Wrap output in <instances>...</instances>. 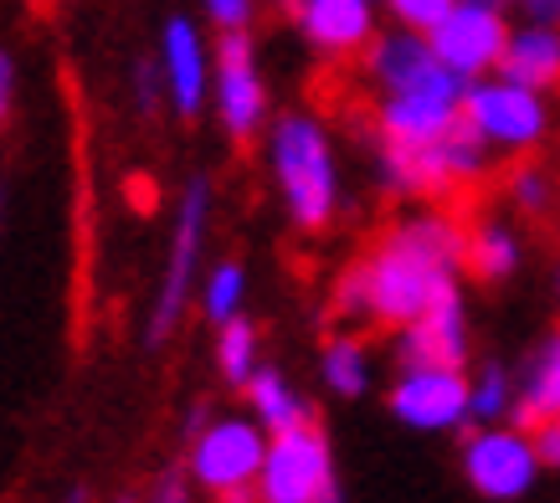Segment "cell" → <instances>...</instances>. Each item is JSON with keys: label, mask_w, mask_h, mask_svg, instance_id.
Returning a JSON list of instances; mask_svg holds the SVG:
<instances>
[{"label": "cell", "mask_w": 560, "mask_h": 503, "mask_svg": "<svg viewBox=\"0 0 560 503\" xmlns=\"http://www.w3.org/2000/svg\"><path fill=\"white\" fill-rule=\"evenodd\" d=\"M463 236L468 221H458L447 206L417 211V217L390 221L375 236V247L335 288V308L345 319L375 324V329H401L422 308L453 293L463 272Z\"/></svg>", "instance_id": "6da1fadb"}, {"label": "cell", "mask_w": 560, "mask_h": 503, "mask_svg": "<svg viewBox=\"0 0 560 503\" xmlns=\"http://www.w3.org/2000/svg\"><path fill=\"white\" fill-rule=\"evenodd\" d=\"M268 165L283 196V211L299 232H324L340 217V165L319 118L283 114L268 129Z\"/></svg>", "instance_id": "7a4b0ae2"}, {"label": "cell", "mask_w": 560, "mask_h": 503, "mask_svg": "<svg viewBox=\"0 0 560 503\" xmlns=\"http://www.w3.org/2000/svg\"><path fill=\"white\" fill-rule=\"evenodd\" d=\"M489 169L493 150L463 118L432 144H381V185L390 196H422V201L447 206L458 190L483 180Z\"/></svg>", "instance_id": "3957f363"}, {"label": "cell", "mask_w": 560, "mask_h": 503, "mask_svg": "<svg viewBox=\"0 0 560 503\" xmlns=\"http://www.w3.org/2000/svg\"><path fill=\"white\" fill-rule=\"evenodd\" d=\"M268 453V432L253 417H206L190 432L186 478L217 503H257L253 483Z\"/></svg>", "instance_id": "277c9868"}, {"label": "cell", "mask_w": 560, "mask_h": 503, "mask_svg": "<svg viewBox=\"0 0 560 503\" xmlns=\"http://www.w3.org/2000/svg\"><path fill=\"white\" fill-rule=\"evenodd\" d=\"M253 499L257 503H340L335 453H329V436L314 421H299L289 432L268 436Z\"/></svg>", "instance_id": "5b68a950"}, {"label": "cell", "mask_w": 560, "mask_h": 503, "mask_svg": "<svg viewBox=\"0 0 560 503\" xmlns=\"http://www.w3.org/2000/svg\"><path fill=\"white\" fill-rule=\"evenodd\" d=\"M206 217H211V180L190 175L186 190H180V206H175L171 257H165V278H160V293H154L150 329H144L154 350L186 319V303H190V288H196V268H201V247H206Z\"/></svg>", "instance_id": "8992f818"}, {"label": "cell", "mask_w": 560, "mask_h": 503, "mask_svg": "<svg viewBox=\"0 0 560 503\" xmlns=\"http://www.w3.org/2000/svg\"><path fill=\"white\" fill-rule=\"evenodd\" d=\"M463 124H468L489 150L525 154L550 134V103H545V93H535V87L489 72V78H474V83L463 87Z\"/></svg>", "instance_id": "52a82bcc"}, {"label": "cell", "mask_w": 560, "mask_h": 503, "mask_svg": "<svg viewBox=\"0 0 560 503\" xmlns=\"http://www.w3.org/2000/svg\"><path fill=\"white\" fill-rule=\"evenodd\" d=\"M463 78L447 72L442 62L411 78L396 93H381L375 103V139L381 144H432L463 118Z\"/></svg>", "instance_id": "ba28073f"}, {"label": "cell", "mask_w": 560, "mask_h": 503, "mask_svg": "<svg viewBox=\"0 0 560 503\" xmlns=\"http://www.w3.org/2000/svg\"><path fill=\"white\" fill-rule=\"evenodd\" d=\"M427 47L447 72L474 83V78L499 72V57L510 47V21L493 0H453V11L427 32Z\"/></svg>", "instance_id": "9c48e42d"}, {"label": "cell", "mask_w": 560, "mask_h": 503, "mask_svg": "<svg viewBox=\"0 0 560 503\" xmlns=\"http://www.w3.org/2000/svg\"><path fill=\"white\" fill-rule=\"evenodd\" d=\"M463 472L468 483L493 503L525 499L540 478V453L529 442L525 426H478L463 442Z\"/></svg>", "instance_id": "30bf717a"}, {"label": "cell", "mask_w": 560, "mask_h": 503, "mask_svg": "<svg viewBox=\"0 0 560 503\" xmlns=\"http://www.w3.org/2000/svg\"><path fill=\"white\" fill-rule=\"evenodd\" d=\"M474 381L458 365H401L390 386V417L411 432H458L468 421Z\"/></svg>", "instance_id": "8fae6325"}, {"label": "cell", "mask_w": 560, "mask_h": 503, "mask_svg": "<svg viewBox=\"0 0 560 503\" xmlns=\"http://www.w3.org/2000/svg\"><path fill=\"white\" fill-rule=\"evenodd\" d=\"M211 87H217L221 129L237 139V144H247L268 124V83L257 72V47L247 32H221Z\"/></svg>", "instance_id": "7c38bea8"}, {"label": "cell", "mask_w": 560, "mask_h": 503, "mask_svg": "<svg viewBox=\"0 0 560 503\" xmlns=\"http://www.w3.org/2000/svg\"><path fill=\"white\" fill-rule=\"evenodd\" d=\"M160 78H165V103H171L180 118H196L206 108V93H211V51H206V36L196 32L190 16H171L165 32H160Z\"/></svg>", "instance_id": "4fadbf2b"}, {"label": "cell", "mask_w": 560, "mask_h": 503, "mask_svg": "<svg viewBox=\"0 0 560 503\" xmlns=\"http://www.w3.org/2000/svg\"><path fill=\"white\" fill-rule=\"evenodd\" d=\"M396 365H468V314L458 288L396 329Z\"/></svg>", "instance_id": "5bb4252c"}, {"label": "cell", "mask_w": 560, "mask_h": 503, "mask_svg": "<svg viewBox=\"0 0 560 503\" xmlns=\"http://www.w3.org/2000/svg\"><path fill=\"white\" fill-rule=\"evenodd\" d=\"M293 21L314 51L355 57L375 36V0H293Z\"/></svg>", "instance_id": "9a60e30c"}, {"label": "cell", "mask_w": 560, "mask_h": 503, "mask_svg": "<svg viewBox=\"0 0 560 503\" xmlns=\"http://www.w3.org/2000/svg\"><path fill=\"white\" fill-rule=\"evenodd\" d=\"M560 411V335L540 339L529 360L520 365L514 375V411H510V426H540Z\"/></svg>", "instance_id": "2e32d148"}, {"label": "cell", "mask_w": 560, "mask_h": 503, "mask_svg": "<svg viewBox=\"0 0 560 503\" xmlns=\"http://www.w3.org/2000/svg\"><path fill=\"white\" fill-rule=\"evenodd\" d=\"M499 78L525 83L535 93H556L560 87V26L529 21V26L510 32V47L499 57Z\"/></svg>", "instance_id": "e0dca14e"}, {"label": "cell", "mask_w": 560, "mask_h": 503, "mask_svg": "<svg viewBox=\"0 0 560 503\" xmlns=\"http://www.w3.org/2000/svg\"><path fill=\"white\" fill-rule=\"evenodd\" d=\"M438 57L427 47L422 32H407V26H396L386 36H371V47H365V78H371L381 93H396V87H407L411 78H422Z\"/></svg>", "instance_id": "ac0fdd59"}, {"label": "cell", "mask_w": 560, "mask_h": 503, "mask_svg": "<svg viewBox=\"0 0 560 503\" xmlns=\"http://www.w3.org/2000/svg\"><path fill=\"white\" fill-rule=\"evenodd\" d=\"M520 268V236L504 221H474L463 236V272L478 283H504Z\"/></svg>", "instance_id": "d6986e66"}, {"label": "cell", "mask_w": 560, "mask_h": 503, "mask_svg": "<svg viewBox=\"0 0 560 503\" xmlns=\"http://www.w3.org/2000/svg\"><path fill=\"white\" fill-rule=\"evenodd\" d=\"M247 406H253V421L262 426V432H289V426H299V421H308V406L304 396L278 375L272 365H257L253 370V381H247Z\"/></svg>", "instance_id": "ffe728a7"}, {"label": "cell", "mask_w": 560, "mask_h": 503, "mask_svg": "<svg viewBox=\"0 0 560 503\" xmlns=\"http://www.w3.org/2000/svg\"><path fill=\"white\" fill-rule=\"evenodd\" d=\"M319 375L335 396H365V390H371V354H365V339L335 335L319 354Z\"/></svg>", "instance_id": "44dd1931"}, {"label": "cell", "mask_w": 560, "mask_h": 503, "mask_svg": "<svg viewBox=\"0 0 560 503\" xmlns=\"http://www.w3.org/2000/svg\"><path fill=\"white\" fill-rule=\"evenodd\" d=\"M217 370L226 386H247L257 370V324H247L237 314V319H226L217 329Z\"/></svg>", "instance_id": "7402d4cb"}, {"label": "cell", "mask_w": 560, "mask_h": 503, "mask_svg": "<svg viewBox=\"0 0 560 503\" xmlns=\"http://www.w3.org/2000/svg\"><path fill=\"white\" fill-rule=\"evenodd\" d=\"M242 299H247V272L242 262H217V268L206 272V288H201V314L206 324H226L242 314Z\"/></svg>", "instance_id": "603a6c76"}, {"label": "cell", "mask_w": 560, "mask_h": 503, "mask_svg": "<svg viewBox=\"0 0 560 503\" xmlns=\"http://www.w3.org/2000/svg\"><path fill=\"white\" fill-rule=\"evenodd\" d=\"M510 411H514V375L504 365H483V375L468 390V421L493 426V421H510Z\"/></svg>", "instance_id": "cb8c5ba5"}, {"label": "cell", "mask_w": 560, "mask_h": 503, "mask_svg": "<svg viewBox=\"0 0 560 503\" xmlns=\"http://www.w3.org/2000/svg\"><path fill=\"white\" fill-rule=\"evenodd\" d=\"M504 185H510V201L520 206L529 221L550 217V206H556V180H550V169L545 165H514Z\"/></svg>", "instance_id": "d4e9b609"}, {"label": "cell", "mask_w": 560, "mask_h": 503, "mask_svg": "<svg viewBox=\"0 0 560 503\" xmlns=\"http://www.w3.org/2000/svg\"><path fill=\"white\" fill-rule=\"evenodd\" d=\"M386 11L396 16V26H407V32H432L447 11H453V0H386Z\"/></svg>", "instance_id": "484cf974"}, {"label": "cell", "mask_w": 560, "mask_h": 503, "mask_svg": "<svg viewBox=\"0 0 560 503\" xmlns=\"http://www.w3.org/2000/svg\"><path fill=\"white\" fill-rule=\"evenodd\" d=\"M135 103H139V114H160V103H165V78H160L154 57L135 62Z\"/></svg>", "instance_id": "4316f807"}, {"label": "cell", "mask_w": 560, "mask_h": 503, "mask_svg": "<svg viewBox=\"0 0 560 503\" xmlns=\"http://www.w3.org/2000/svg\"><path fill=\"white\" fill-rule=\"evenodd\" d=\"M206 16L217 21V32H247L253 26V0H201Z\"/></svg>", "instance_id": "83f0119b"}, {"label": "cell", "mask_w": 560, "mask_h": 503, "mask_svg": "<svg viewBox=\"0 0 560 503\" xmlns=\"http://www.w3.org/2000/svg\"><path fill=\"white\" fill-rule=\"evenodd\" d=\"M144 503H190V478H186V472H175V468L160 472Z\"/></svg>", "instance_id": "f1b7e54d"}, {"label": "cell", "mask_w": 560, "mask_h": 503, "mask_svg": "<svg viewBox=\"0 0 560 503\" xmlns=\"http://www.w3.org/2000/svg\"><path fill=\"white\" fill-rule=\"evenodd\" d=\"M11 103H16V57L0 47V124L11 118Z\"/></svg>", "instance_id": "f546056e"}, {"label": "cell", "mask_w": 560, "mask_h": 503, "mask_svg": "<svg viewBox=\"0 0 560 503\" xmlns=\"http://www.w3.org/2000/svg\"><path fill=\"white\" fill-rule=\"evenodd\" d=\"M525 5L529 21H540V26H560V0H520Z\"/></svg>", "instance_id": "4dcf8cb0"}, {"label": "cell", "mask_w": 560, "mask_h": 503, "mask_svg": "<svg viewBox=\"0 0 560 503\" xmlns=\"http://www.w3.org/2000/svg\"><path fill=\"white\" fill-rule=\"evenodd\" d=\"M68 503H88V488H72V493H68Z\"/></svg>", "instance_id": "1f68e13d"}, {"label": "cell", "mask_w": 560, "mask_h": 503, "mask_svg": "<svg viewBox=\"0 0 560 503\" xmlns=\"http://www.w3.org/2000/svg\"><path fill=\"white\" fill-rule=\"evenodd\" d=\"M556 288H560V272H556Z\"/></svg>", "instance_id": "d6a6232c"}, {"label": "cell", "mask_w": 560, "mask_h": 503, "mask_svg": "<svg viewBox=\"0 0 560 503\" xmlns=\"http://www.w3.org/2000/svg\"><path fill=\"white\" fill-rule=\"evenodd\" d=\"M493 5H499V0H493Z\"/></svg>", "instance_id": "836d02e7"}]
</instances>
